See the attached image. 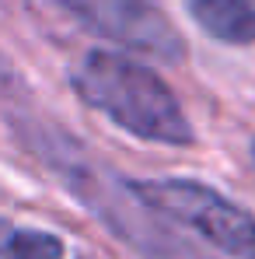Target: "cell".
<instances>
[{"label": "cell", "instance_id": "obj_1", "mask_svg": "<svg viewBox=\"0 0 255 259\" xmlns=\"http://www.w3.org/2000/svg\"><path fill=\"white\" fill-rule=\"evenodd\" d=\"M74 91L84 105L105 112L116 126L140 140L171 147L196 144V130L185 119L175 91L140 60L112 49H91L74 67Z\"/></svg>", "mask_w": 255, "mask_h": 259}, {"label": "cell", "instance_id": "obj_2", "mask_svg": "<svg viewBox=\"0 0 255 259\" xmlns=\"http://www.w3.org/2000/svg\"><path fill=\"white\" fill-rule=\"evenodd\" d=\"M126 193L147 210L192 228L231 259H255V214L231 203L210 186L192 179H140L126 182Z\"/></svg>", "mask_w": 255, "mask_h": 259}, {"label": "cell", "instance_id": "obj_3", "mask_svg": "<svg viewBox=\"0 0 255 259\" xmlns=\"http://www.w3.org/2000/svg\"><path fill=\"white\" fill-rule=\"evenodd\" d=\"M60 4L70 14H77L94 35H105L126 49L168 63H178L185 56V39L154 0H60Z\"/></svg>", "mask_w": 255, "mask_h": 259}, {"label": "cell", "instance_id": "obj_4", "mask_svg": "<svg viewBox=\"0 0 255 259\" xmlns=\"http://www.w3.org/2000/svg\"><path fill=\"white\" fill-rule=\"evenodd\" d=\"M189 14L217 42H255V0H189Z\"/></svg>", "mask_w": 255, "mask_h": 259}, {"label": "cell", "instance_id": "obj_5", "mask_svg": "<svg viewBox=\"0 0 255 259\" xmlns=\"http://www.w3.org/2000/svg\"><path fill=\"white\" fill-rule=\"evenodd\" d=\"M0 259H63V242L42 228H18L0 217Z\"/></svg>", "mask_w": 255, "mask_h": 259}, {"label": "cell", "instance_id": "obj_6", "mask_svg": "<svg viewBox=\"0 0 255 259\" xmlns=\"http://www.w3.org/2000/svg\"><path fill=\"white\" fill-rule=\"evenodd\" d=\"M11 88H18V74H14V67L7 63V56L0 53V91H11Z\"/></svg>", "mask_w": 255, "mask_h": 259}, {"label": "cell", "instance_id": "obj_7", "mask_svg": "<svg viewBox=\"0 0 255 259\" xmlns=\"http://www.w3.org/2000/svg\"><path fill=\"white\" fill-rule=\"evenodd\" d=\"M252 161H255V144H252Z\"/></svg>", "mask_w": 255, "mask_h": 259}]
</instances>
